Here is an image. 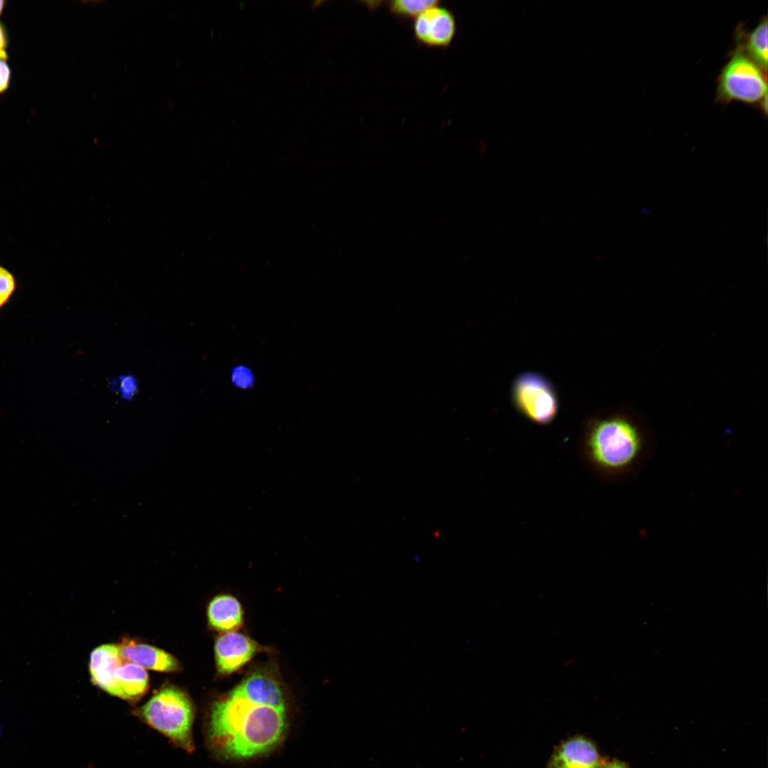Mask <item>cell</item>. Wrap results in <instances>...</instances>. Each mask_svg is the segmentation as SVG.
Masks as SVG:
<instances>
[{
	"label": "cell",
	"mask_w": 768,
	"mask_h": 768,
	"mask_svg": "<svg viewBox=\"0 0 768 768\" xmlns=\"http://www.w3.org/2000/svg\"><path fill=\"white\" fill-rule=\"evenodd\" d=\"M287 725V704L239 683L212 704L206 722V742L220 759L251 758L274 749Z\"/></svg>",
	"instance_id": "6da1fadb"
},
{
	"label": "cell",
	"mask_w": 768,
	"mask_h": 768,
	"mask_svg": "<svg viewBox=\"0 0 768 768\" xmlns=\"http://www.w3.org/2000/svg\"><path fill=\"white\" fill-rule=\"evenodd\" d=\"M644 441L638 427L624 416L598 419L589 426L583 452L590 466L608 476L631 469L641 459Z\"/></svg>",
	"instance_id": "7a4b0ae2"
},
{
	"label": "cell",
	"mask_w": 768,
	"mask_h": 768,
	"mask_svg": "<svg viewBox=\"0 0 768 768\" xmlns=\"http://www.w3.org/2000/svg\"><path fill=\"white\" fill-rule=\"evenodd\" d=\"M134 714L143 722L188 752L194 750L193 725L195 709L188 695L179 688L166 686L156 691Z\"/></svg>",
	"instance_id": "3957f363"
},
{
	"label": "cell",
	"mask_w": 768,
	"mask_h": 768,
	"mask_svg": "<svg viewBox=\"0 0 768 768\" xmlns=\"http://www.w3.org/2000/svg\"><path fill=\"white\" fill-rule=\"evenodd\" d=\"M512 399L516 410L537 425L552 422L558 415V400L552 383L536 373H524L513 384Z\"/></svg>",
	"instance_id": "277c9868"
},
{
	"label": "cell",
	"mask_w": 768,
	"mask_h": 768,
	"mask_svg": "<svg viewBox=\"0 0 768 768\" xmlns=\"http://www.w3.org/2000/svg\"><path fill=\"white\" fill-rule=\"evenodd\" d=\"M767 82L761 69L751 59L738 53L723 68L718 97L723 102L740 100L762 102L767 97Z\"/></svg>",
	"instance_id": "5b68a950"
},
{
	"label": "cell",
	"mask_w": 768,
	"mask_h": 768,
	"mask_svg": "<svg viewBox=\"0 0 768 768\" xmlns=\"http://www.w3.org/2000/svg\"><path fill=\"white\" fill-rule=\"evenodd\" d=\"M457 32V23L454 12L441 4L422 12L412 23L415 41L429 48H448Z\"/></svg>",
	"instance_id": "8992f818"
},
{
	"label": "cell",
	"mask_w": 768,
	"mask_h": 768,
	"mask_svg": "<svg viewBox=\"0 0 768 768\" xmlns=\"http://www.w3.org/2000/svg\"><path fill=\"white\" fill-rule=\"evenodd\" d=\"M260 646L249 636L235 631L224 632L215 643V658L219 673L229 674L246 664Z\"/></svg>",
	"instance_id": "52a82bcc"
},
{
	"label": "cell",
	"mask_w": 768,
	"mask_h": 768,
	"mask_svg": "<svg viewBox=\"0 0 768 768\" xmlns=\"http://www.w3.org/2000/svg\"><path fill=\"white\" fill-rule=\"evenodd\" d=\"M122 658L143 668L161 672H174L180 669V663L172 655L148 644L130 639H124L118 645Z\"/></svg>",
	"instance_id": "ba28073f"
},
{
	"label": "cell",
	"mask_w": 768,
	"mask_h": 768,
	"mask_svg": "<svg viewBox=\"0 0 768 768\" xmlns=\"http://www.w3.org/2000/svg\"><path fill=\"white\" fill-rule=\"evenodd\" d=\"M118 645L103 644L90 655V673L94 684L114 696L117 695L115 672L124 661Z\"/></svg>",
	"instance_id": "9c48e42d"
},
{
	"label": "cell",
	"mask_w": 768,
	"mask_h": 768,
	"mask_svg": "<svg viewBox=\"0 0 768 768\" xmlns=\"http://www.w3.org/2000/svg\"><path fill=\"white\" fill-rule=\"evenodd\" d=\"M553 768H599V756L587 739L575 737L562 744L552 759Z\"/></svg>",
	"instance_id": "30bf717a"
},
{
	"label": "cell",
	"mask_w": 768,
	"mask_h": 768,
	"mask_svg": "<svg viewBox=\"0 0 768 768\" xmlns=\"http://www.w3.org/2000/svg\"><path fill=\"white\" fill-rule=\"evenodd\" d=\"M208 620L215 629L228 632L237 630L242 624L243 611L240 602L230 594L215 597L207 609Z\"/></svg>",
	"instance_id": "8fae6325"
},
{
	"label": "cell",
	"mask_w": 768,
	"mask_h": 768,
	"mask_svg": "<svg viewBox=\"0 0 768 768\" xmlns=\"http://www.w3.org/2000/svg\"><path fill=\"white\" fill-rule=\"evenodd\" d=\"M117 697L130 702L138 700L149 688V677L142 667L124 661L116 670Z\"/></svg>",
	"instance_id": "7c38bea8"
},
{
	"label": "cell",
	"mask_w": 768,
	"mask_h": 768,
	"mask_svg": "<svg viewBox=\"0 0 768 768\" xmlns=\"http://www.w3.org/2000/svg\"><path fill=\"white\" fill-rule=\"evenodd\" d=\"M745 50L752 61L762 70L767 68V21L764 18L749 35Z\"/></svg>",
	"instance_id": "4fadbf2b"
},
{
	"label": "cell",
	"mask_w": 768,
	"mask_h": 768,
	"mask_svg": "<svg viewBox=\"0 0 768 768\" xmlns=\"http://www.w3.org/2000/svg\"><path fill=\"white\" fill-rule=\"evenodd\" d=\"M389 12L402 20H414L428 9L441 4L436 0H394L385 2Z\"/></svg>",
	"instance_id": "5bb4252c"
},
{
	"label": "cell",
	"mask_w": 768,
	"mask_h": 768,
	"mask_svg": "<svg viewBox=\"0 0 768 768\" xmlns=\"http://www.w3.org/2000/svg\"><path fill=\"white\" fill-rule=\"evenodd\" d=\"M114 390H117L121 398L131 400L138 392V381L131 374L120 375L112 382Z\"/></svg>",
	"instance_id": "9a60e30c"
},
{
	"label": "cell",
	"mask_w": 768,
	"mask_h": 768,
	"mask_svg": "<svg viewBox=\"0 0 768 768\" xmlns=\"http://www.w3.org/2000/svg\"><path fill=\"white\" fill-rule=\"evenodd\" d=\"M16 282L13 274L0 266V308L9 299L14 292Z\"/></svg>",
	"instance_id": "2e32d148"
},
{
	"label": "cell",
	"mask_w": 768,
	"mask_h": 768,
	"mask_svg": "<svg viewBox=\"0 0 768 768\" xmlns=\"http://www.w3.org/2000/svg\"><path fill=\"white\" fill-rule=\"evenodd\" d=\"M233 381L238 386L245 388L251 385L252 376L249 370H246L244 367H238L233 370Z\"/></svg>",
	"instance_id": "e0dca14e"
},
{
	"label": "cell",
	"mask_w": 768,
	"mask_h": 768,
	"mask_svg": "<svg viewBox=\"0 0 768 768\" xmlns=\"http://www.w3.org/2000/svg\"><path fill=\"white\" fill-rule=\"evenodd\" d=\"M9 78V68L4 60H0V92L4 91L7 88Z\"/></svg>",
	"instance_id": "ac0fdd59"
},
{
	"label": "cell",
	"mask_w": 768,
	"mask_h": 768,
	"mask_svg": "<svg viewBox=\"0 0 768 768\" xmlns=\"http://www.w3.org/2000/svg\"><path fill=\"white\" fill-rule=\"evenodd\" d=\"M6 37L3 28L0 25V60H6Z\"/></svg>",
	"instance_id": "d6986e66"
},
{
	"label": "cell",
	"mask_w": 768,
	"mask_h": 768,
	"mask_svg": "<svg viewBox=\"0 0 768 768\" xmlns=\"http://www.w3.org/2000/svg\"><path fill=\"white\" fill-rule=\"evenodd\" d=\"M599 768H627L624 764L619 762H612L604 765H601Z\"/></svg>",
	"instance_id": "ffe728a7"
},
{
	"label": "cell",
	"mask_w": 768,
	"mask_h": 768,
	"mask_svg": "<svg viewBox=\"0 0 768 768\" xmlns=\"http://www.w3.org/2000/svg\"><path fill=\"white\" fill-rule=\"evenodd\" d=\"M324 2L325 1H321V0L315 1H313L311 3V6L312 9H315V8L319 7L321 4H324Z\"/></svg>",
	"instance_id": "44dd1931"
},
{
	"label": "cell",
	"mask_w": 768,
	"mask_h": 768,
	"mask_svg": "<svg viewBox=\"0 0 768 768\" xmlns=\"http://www.w3.org/2000/svg\"><path fill=\"white\" fill-rule=\"evenodd\" d=\"M4 4V1L0 0V14H1V11H2V9H3Z\"/></svg>",
	"instance_id": "7402d4cb"
},
{
	"label": "cell",
	"mask_w": 768,
	"mask_h": 768,
	"mask_svg": "<svg viewBox=\"0 0 768 768\" xmlns=\"http://www.w3.org/2000/svg\"><path fill=\"white\" fill-rule=\"evenodd\" d=\"M1 725H0V737H1Z\"/></svg>",
	"instance_id": "603a6c76"
}]
</instances>
